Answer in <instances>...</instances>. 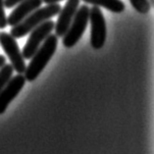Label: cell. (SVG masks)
Returning <instances> with one entry per match:
<instances>
[{
	"mask_svg": "<svg viewBox=\"0 0 154 154\" xmlns=\"http://www.w3.org/2000/svg\"><path fill=\"white\" fill-rule=\"evenodd\" d=\"M57 45L58 37L53 33H50L31 58V63L27 66L24 73L26 81L33 82L38 77V75L42 72L52 56L54 55Z\"/></svg>",
	"mask_w": 154,
	"mask_h": 154,
	"instance_id": "obj_1",
	"label": "cell"
},
{
	"mask_svg": "<svg viewBox=\"0 0 154 154\" xmlns=\"http://www.w3.org/2000/svg\"><path fill=\"white\" fill-rule=\"evenodd\" d=\"M61 8L62 7L58 3L47 4L45 7H39V9L33 11L27 18H25L20 24L12 27L10 31V35L15 38H21V37L29 35L33 29L38 27L43 22L50 20L52 17L58 15Z\"/></svg>",
	"mask_w": 154,
	"mask_h": 154,
	"instance_id": "obj_2",
	"label": "cell"
},
{
	"mask_svg": "<svg viewBox=\"0 0 154 154\" xmlns=\"http://www.w3.org/2000/svg\"><path fill=\"white\" fill-rule=\"evenodd\" d=\"M89 7L88 5H82L80 9L77 10L72 23H71L68 31L63 35V45L66 48L75 46L84 35L88 24Z\"/></svg>",
	"mask_w": 154,
	"mask_h": 154,
	"instance_id": "obj_3",
	"label": "cell"
},
{
	"mask_svg": "<svg viewBox=\"0 0 154 154\" xmlns=\"http://www.w3.org/2000/svg\"><path fill=\"white\" fill-rule=\"evenodd\" d=\"M88 22L91 23V44L94 49L102 48L106 40V22L99 7L89 8Z\"/></svg>",
	"mask_w": 154,
	"mask_h": 154,
	"instance_id": "obj_4",
	"label": "cell"
},
{
	"mask_svg": "<svg viewBox=\"0 0 154 154\" xmlns=\"http://www.w3.org/2000/svg\"><path fill=\"white\" fill-rule=\"evenodd\" d=\"M54 22L51 20H47L40 24L38 27L33 29L29 32L31 35L29 36L27 43L25 44L23 48V57L25 59H31L35 51L38 49L42 42L46 39V37L50 35L54 29Z\"/></svg>",
	"mask_w": 154,
	"mask_h": 154,
	"instance_id": "obj_5",
	"label": "cell"
},
{
	"mask_svg": "<svg viewBox=\"0 0 154 154\" xmlns=\"http://www.w3.org/2000/svg\"><path fill=\"white\" fill-rule=\"evenodd\" d=\"M0 44L6 55L8 56L14 71H16L18 74H24L27 65L25 63V58L19 48L16 38L10 33L2 32L0 33Z\"/></svg>",
	"mask_w": 154,
	"mask_h": 154,
	"instance_id": "obj_6",
	"label": "cell"
},
{
	"mask_svg": "<svg viewBox=\"0 0 154 154\" xmlns=\"http://www.w3.org/2000/svg\"><path fill=\"white\" fill-rule=\"evenodd\" d=\"M26 84V78L22 74H18L17 76L11 77L8 82L5 85L2 91H0V115L6 111L7 107L12 102Z\"/></svg>",
	"mask_w": 154,
	"mask_h": 154,
	"instance_id": "obj_7",
	"label": "cell"
},
{
	"mask_svg": "<svg viewBox=\"0 0 154 154\" xmlns=\"http://www.w3.org/2000/svg\"><path fill=\"white\" fill-rule=\"evenodd\" d=\"M81 0H68L65 6L60 10L57 23L54 25L55 35L57 37H63L66 32L68 31L71 23H72L77 10L80 6Z\"/></svg>",
	"mask_w": 154,
	"mask_h": 154,
	"instance_id": "obj_8",
	"label": "cell"
},
{
	"mask_svg": "<svg viewBox=\"0 0 154 154\" xmlns=\"http://www.w3.org/2000/svg\"><path fill=\"white\" fill-rule=\"evenodd\" d=\"M42 4V0H24L16 5L15 8L9 17L7 18L8 26L14 27L18 24H20L25 18H27L33 11L38 9Z\"/></svg>",
	"mask_w": 154,
	"mask_h": 154,
	"instance_id": "obj_9",
	"label": "cell"
},
{
	"mask_svg": "<svg viewBox=\"0 0 154 154\" xmlns=\"http://www.w3.org/2000/svg\"><path fill=\"white\" fill-rule=\"evenodd\" d=\"M82 1L96 7H103L113 13H122L125 10V3L122 0H82Z\"/></svg>",
	"mask_w": 154,
	"mask_h": 154,
	"instance_id": "obj_10",
	"label": "cell"
},
{
	"mask_svg": "<svg viewBox=\"0 0 154 154\" xmlns=\"http://www.w3.org/2000/svg\"><path fill=\"white\" fill-rule=\"evenodd\" d=\"M14 69L11 64H5L2 68H0V91L4 88L5 85L12 77Z\"/></svg>",
	"mask_w": 154,
	"mask_h": 154,
	"instance_id": "obj_11",
	"label": "cell"
},
{
	"mask_svg": "<svg viewBox=\"0 0 154 154\" xmlns=\"http://www.w3.org/2000/svg\"><path fill=\"white\" fill-rule=\"evenodd\" d=\"M130 2L131 6L140 14H147L151 9L148 0H130Z\"/></svg>",
	"mask_w": 154,
	"mask_h": 154,
	"instance_id": "obj_12",
	"label": "cell"
},
{
	"mask_svg": "<svg viewBox=\"0 0 154 154\" xmlns=\"http://www.w3.org/2000/svg\"><path fill=\"white\" fill-rule=\"evenodd\" d=\"M8 23H7V17L5 14V6L4 0H0V29H5Z\"/></svg>",
	"mask_w": 154,
	"mask_h": 154,
	"instance_id": "obj_13",
	"label": "cell"
},
{
	"mask_svg": "<svg viewBox=\"0 0 154 154\" xmlns=\"http://www.w3.org/2000/svg\"><path fill=\"white\" fill-rule=\"evenodd\" d=\"M24 0H4V6L7 9H12Z\"/></svg>",
	"mask_w": 154,
	"mask_h": 154,
	"instance_id": "obj_14",
	"label": "cell"
},
{
	"mask_svg": "<svg viewBox=\"0 0 154 154\" xmlns=\"http://www.w3.org/2000/svg\"><path fill=\"white\" fill-rule=\"evenodd\" d=\"M5 64H6V58H5V56L0 55V68H2V67L4 66Z\"/></svg>",
	"mask_w": 154,
	"mask_h": 154,
	"instance_id": "obj_15",
	"label": "cell"
},
{
	"mask_svg": "<svg viewBox=\"0 0 154 154\" xmlns=\"http://www.w3.org/2000/svg\"><path fill=\"white\" fill-rule=\"evenodd\" d=\"M59 1H62V0H42V2L46 3V4H54V3H58Z\"/></svg>",
	"mask_w": 154,
	"mask_h": 154,
	"instance_id": "obj_16",
	"label": "cell"
},
{
	"mask_svg": "<svg viewBox=\"0 0 154 154\" xmlns=\"http://www.w3.org/2000/svg\"><path fill=\"white\" fill-rule=\"evenodd\" d=\"M149 1V3H150V5H151V7L153 6V4H154V0H148Z\"/></svg>",
	"mask_w": 154,
	"mask_h": 154,
	"instance_id": "obj_17",
	"label": "cell"
}]
</instances>
